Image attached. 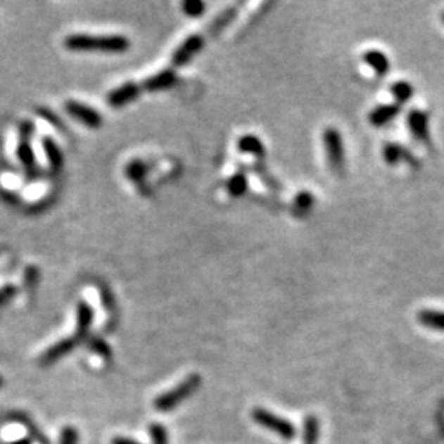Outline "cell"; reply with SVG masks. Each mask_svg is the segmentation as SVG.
I'll list each match as a JSON object with an SVG mask.
<instances>
[{
  "mask_svg": "<svg viewBox=\"0 0 444 444\" xmlns=\"http://www.w3.org/2000/svg\"><path fill=\"white\" fill-rule=\"evenodd\" d=\"M94 349L99 350L101 354H104V357H109L110 350H109V348H107V344L102 343V341H99V339L94 341Z\"/></svg>",
  "mask_w": 444,
  "mask_h": 444,
  "instance_id": "cell-28",
  "label": "cell"
},
{
  "mask_svg": "<svg viewBox=\"0 0 444 444\" xmlns=\"http://www.w3.org/2000/svg\"><path fill=\"white\" fill-rule=\"evenodd\" d=\"M175 82H177V72L173 70H163L157 72V75L150 76L148 80H145L140 84V87L141 91H160L172 87Z\"/></svg>",
  "mask_w": 444,
  "mask_h": 444,
  "instance_id": "cell-9",
  "label": "cell"
},
{
  "mask_svg": "<svg viewBox=\"0 0 444 444\" xmlns=\"http://www.w3.org/2000/svg\"><path fill=\"white\" fill-rule=\"evenodd\" d=\"M227 193L234 198H241L242 194L247 193L248 188V179L243 173H236L234 177L227 182Z\"/></svg>",
  "mask_w": 444,
  "mask_h": 444,
  "instance_id": "cell-20",
  "label": "cell"
},
{
  "mask_svg": "<svg viewBox=\"0 0 444 444\" xmlns=\"http://www.w3.org/2000/svg\"><path fill=\"white\" fill-rule=\"evenodd\" d=\"M140 92H141L140 84H135V82H125V84H122L120 87H117V89L112 91L107 99H109L110 106L122 107V106H125L127 102L137 99Z\"/></svg>",
  "mask_w": 444,
  "mask_h": 444,
  "instance_id": "cell-8",
  "label": "cell"
},
{
  "mask_svg": "<svg viewBox=\"0 0 444 444\" xmlns=\"http://www.w3.org/2000/svg\"><path fill=\"white\" fill-rule=\"evenodd\" d=\"M323 144H324L326 157H328V163L331 165V168H333L338 175H343L345 170V152H344L343 137H341L339 130L334 129V127H328V129H324Z\"/></svg>",
  "mask_w": 444,
  "mask_h": 444,
  "instance_id": "cell-4",
  "label": "cell"
},
{
  "mask_svg": "<svg viewBox=\"0 0 444 444\" xmlns=\"http://www.w3.org/2000/svg\"><path fill=\"white\" fill-rule=\"evenodd\" d=\"M0 385H2V377H0Z\"/></svg>",
  "mask_w": 444,
  "mask_h": 444,
  "instance_id": "cell-33",
  "label": "cell"
},
{
  "mask_svg": "<svg viewBox=\"0 0 444 444\" xmlns=\"http://www.w3.org/2000/svg\"><path fill=\"white\" fill-rule=\"evenodd\" d=\"M77 441V436H76V431L75 429L68 428L63 431V438H61V444H76Z\"/></svg>",
  "mask_w": 444,
  "mask_h": 444,
  "instance_id": "cell-27",
  "label": "cell"
},
{
  "mask_svg": "<svg viewBox=\"0 0 444 444\" xmlns=\"http://www.w3.org/2000/svg\"><path fill=\"white\" fill-rule=\"evenodd\" d=\"M112 444H140V443L132 441V439L129 438H115L114 441H112Z\"/></svg>",
  "mask_w": 444,
  "mask_h": 444,
  "instance_id": "cell-30",
  "label": "cell"
},
{
  "mask_svg": "<svg viewBox=\"0 0 444 444\" xmlns=\"http://www.w3.org/2000/svg\"><path fill=\"white\" fill-rule=\"evenodd\" d=\"M362 60L367 66H370L374 70L375 75L385 76L390 70V60L385 55L383 51L380 50H367L364 51Z\"/></svg>",
  "mask_w": 444,
  "mask_h": 444,
  "instance_id": "cell-11",
  "label": "cell"
},
{
  "mask_svg": "<svg viewBox=\"0 0 444 444\" xmlns=\"http://www.w3.org/2000/svg\"><path fill=\"white\" fill-rule=\"evenodd\" d=\"M43 144H45V150L48 153V158H50V163L53 168H60L61 167V162H63V157H61V152L60 148H58L56 144L50 139H45L43 140Z\"/></svg>",
  "mask_w": 444,
  "mask_h": 444,
  "instance_id": "cell-22",
  "label": "cell"
},
{
  "mask_svg": "<svg viewBox=\"0 0 444 444\" xmlns=\"http://www.w3.org/2000/svg\"><path fill=\"white\" fill-rule=\"evenodd\" d=\"M252 419L255 421L258 426L268 429V431L275 433L277 436H280L281 439H286V441H291L296 436V426L291 421H288L286 418L278 417V414L268 412L265 408H253L252 410Z\"/></svg>",
  "mask_w": 444,
  "mask_h": 444,
  "instance_id": "cell-3",
  "label": "cell"
},
{
  "mask_svg": "<svg viewBox=\"0 0 444 444\" xmlns=\"http://www.w3.org/2000/svg\"><path fill=\"white\" fill-rule=\"evenodd\" d=\"M77 343L76 336L75 338H70V339H63L60 341V343L53 345V348H50L45 353V355H43L42 362L43 364H50V362H55V360H58L60 357H63L66 353H70V350L75 348V344Z\"/></svg>",
  "mask_w": 444,
  "mask_h": 444,
  "instance_id": "cell-15",
  "label": "cell"
},
{
  "mask_svg": "<svg viewBox=\"0 0 444 444\" xmlns=\"http://www.w3.org/2000/svg\"><path fill=\"white\" fill-rule=\"evenodd\" d=\"M70 50H104V51H125L130 48L129 38L122 35H71L65 40Z\"/></svg>",
  "mask_w": 444,
  "mask_h": 444,
  "instance_id": "cell-1",
  "label": "cell"
},
{
  "mask_svg": "<svg viewBox=\"0 0 444 444\" xmlns=\"http://www.w3.org/2000/svg\"><path fill=\"white\" fill-rule=\"evenodd\" d=\"M402 110V106H398L397 102L395 104H383V106H377L375 109L369 114V122L374 127H382L387 125L388 122H392L395 117L400 114Z\"/></svg>",
  "mask_w": 444,
  "mask_h": 444,
  "instance_id": "cell-10",
  "label": "cell"
},
{
  "mask_svg": "<svg viewBox=\"0 0 444 444\" xmlns=\"http://www.w3.org/2000/svg\"><path fill=\"white\" fill-rule=\"evenodd\" d=\"M92 318H94V316H92V310L89 308V305L80 303V306H77V341L86 336L87 329H89V326L92 323Z\"/></svg>",
  "mask_w": 444,
  "mask_h": 444,
  "instance_id": "cell-17",
  "label": "cell"
},
{
  "mask_svg": "<svg viewBox=\"0 0 444 444\" xmlns=\"http://www.w3.org/2000/svg\"><path fill=\"white\" fill-rule=\"evenodd\" d=\"M145 172H146V165L144 162H139V160H135V162H132L129 167H127V177L134 178V179H139L144 177Z\"/></svg>",
  "mask_w": 444,
  "mask_h": 444,
  "instance_id": "cell-26",
  "label": "cell"
},
{
  "mask_svg": "<svg viewBox=\"0 0 444 444\" xmlns=\"http://www.w3.org/2000/svg\"><path fill=\"white\" fill-rule=\"evenodd\" d=\"M13 293H15V288H12V286H7L6 290L0 291V303H2V301H6L7 298H11Z\"/></svg>",
  "mask_w": 444,
  "mask_h": 444,
  "instance_id": "cell-29",
  "label": "cell"
},
{
  "mask_svg": "<svg viewBox=\"0 0 444 444\" xmlns=\"http://www.w3.org/2000/svg\"><path fill=\"white\" fill-rule=\"evenodd\" d=\"M319 441V419L315 414L306 417L303 423V444H318Z\"/></svg>",
  "mask_w": 444,
  "mask_h": 444,
  "instance_id": "cell-18",
  "label": "cell"
},
{
  "mask_svg": "<svg viewBox=\"0 0 444 444\" xmlns=\"http://www.w3.org/2000/svg\"><path fill=\"white\" fill-rule=\"evenodd\" d=\"M417 318H418V323L423 324L424 328L444 333V311L421 310V311H418Z\"/></svg>",
  "mask_w": 444,
  "mask_h": 444,
  "instance_id": "cell-13",
  "label": "cell"
},
{
  "mask_svg": "<svg viewBox=\"0 0 444 444\" xmlns=\"http://www.w3.org/2000/svg\"><path fill=\"white\" fill-rule=\"evenodd\" d=\"M204 43H206V35H191L184 40L182 45L177 48L173 55V66H184L186 63L193 60L199 51L203 50Z\"/></svg>",
  "mask_w": 444,
  "mask_h": 444,
  "instance_id": "cell-5",
  "label": "cell"
},
{
  "mask_svg": "<svg viewBox=\"0 0 444 444\" xmlns=\"http://www.w3.org/2000/svg\"><path fill=\"white\" fill-rule=\"evenodd\" d=\"M12 444H28V441H20V443H12Z\"/></svg>",
  "mask_w": 444,
  "mask_h": 444,
  "instance_id": "cell-31",
  "label": "cell"
},
{
  "mask_svg": "<svg viewBox=\"0 0 444 444\" xmlns=\"http://www.w3.org/2000/svg\"><path fill=\"white\" fill-rule=\"evenodd\" d=\"M32 130H33V125L30 124V122H27V124L22 125V139H20V145H18V150H17L18 157H20V162L25 165L28 170H32L33 163H35V157H33L30 140H28Z\"/></svg>",
  "mask_w": 444,
  "mask_h": 444,
  "instance_id": "cell-12",
  "label": "cell"
},
{
  "mask_svg": "<svg viewBox=\"0 0 444 444\" xmlns=\"http://www.w3.org/2000/svg\"><path fill=\"white\" fill-rule=\"evenodd\" d=\"M441 18H443V22H444V12H443V15H441Z\"/></svg>",
  "mask_w": 444,
  "mask_h": 444,
  "instance_id": "cell-32",
  "label": "cell"
},
{
  "mask_svg": "<svg viewBox=\"0 0 444 444\" xmlns=\"http://www.w3.org/2000/svg\"><path fill=\"white\" fill-rule=\"evenodd\" d=\"M237 11L234 7H229L226 8V11H222L219 15L214 18V22L209 25L208 32H206V37H216L221 33L224 28H226L229 23H231L234 20V17H236Z\"/></svg>",
  "mask_w": 444,
  "mask_h": 444,
  "instance_id": "cell-16",
  "label": "cell"
},
{
  "mask_svg": "<svg viewBox=\"0 0 444 444\" xmlns=\"http://www.w3.org/2000/svg\"><path fill=\"white\" fill-rule=\"evenodd\" d=\"M182 8L189 17H201L204 8H206V4L201 2V0H188V2H183Z\"/></svg>",
  "mask_w": 444,
  "mask_h": 444,
  "instance_id": "cell-23",
  "label": "cell"
},
{
  "mask_svg": "<svg viewBox=\"0 0 444 444\" xmlns=\"http://www.w3.org/2000/svg\"><path fill=\"white\" fill-rule=\"evenodd\" d=\"M390 91H392V96L395 97L398 106L405 104V102H408L413 97V86L407 81H397L390 87Z\"/></svg>",
  "mask_w": 444,
  "mask_h": 444,
  "instance_id": "cell-21",
  "label": "cell"
},
{
  "mask_svg": "<svg viewBox=\"0 0 444 444\" xmlns=\"http://www.w3.org/2000/svg\"><path fill=\"white\" fill-rule=\"evenodd\" d=\"M201 382H203L201 375H198V374L188 375L186 379H183L182 382L177 385V387L168 390V392L160 395V397L155 400V403H153L155 410L163 413L172 412V410L177 408L179 403H183L184 400H188L194 392H196V390H199Z\"/></svg>",
  "mask_w": 444,
  "mask_h": 444,
  "instance_id": "cell-2",
  "label": "cell"
},
{
  "mask_svg": "<svg viewBox=\"0 0 444 444\" xmlns=\"http://www.w3.org/2000/svg\"><path fill=\"white\" fill-rule=\"evenodd\" d=\"M66 110L70 112V114L75 117V119L81 120L82 124L89 125V127H99L102 124V117L97 110L91 109V107H87L86 104H81V102H75V101H70L66 104Z\"/></svg>",
  "mask_w": 444,
  "mask_h": 444,
  "instance_id": "cell-7",
  "label": "cell"
},
{
  "mask_svg": "<svg viewBox=\"0 0 444 444\" xmlns=\"http://www.w3.org/2000/svg\"><path fill=\"white\" fill-rule=\"evenodd\" d=\"M405 157H408V160H412V155L405 152L400 145L387 144L383 146V158L388 165H398L402 160H407Z\"/></svg>",
  "mask_w": 444,
  "mask_h": 444,
  "instance_id": "cell-19",
  "label": "cell"
},
{
  "mask_svg": "<svg viewBox=\"0 0 444 444\" xmlns=\"http://www.w3.org/2000/svg\"><path fill=\"white\" fill-rule=\"evenodd\" d=\"M150 436H152L153 444H168V433L162 424H152L150 426Z\"/></svg>",
  "mask_w": 444,
  "mask_h": 444,
  "instance_id": "cell-24",
  "label": "cell"
},
{
  "mask_svg": "<svg viewBox=\"0 0 444 444\" xmlns=\"http://www.w3.org/2000/svg\"><path fill=\"white\" fill-rule=\"evenodd\" d=\"M407 124L412 130L413 137L419 141L428 144L429 141V117L426 112L413 109L407 117Z\"/></svg>",
  "mask_w": 444,
  "mask_h": 444,
  "instance_id": "cell-6",
  "label": "cell"
},
{
  "mask_svg": "<svg viewBox=\"0 0 444 444\" xmlns=\"http://www.w3.org/2000/svg\"><path fill=\"white\" fill-rule=\"evenodd\" d=\"M237 146L242 153L253 155V157H257V158L265 157V146H263L262 140L255 135L241 137V139H239V141H237Z\"/></svg>",
  "mask_w": 444,
  "mask_h": 444,
  "instance_id": "cell-14",
  "label": "cell"
},
{
  "mask_svg": "<svg viewBox=\"0 0 444 444\" xmlns=\"http://www.w3.org/2000/svg\"><path fill=\"white\" fill-rule=\"evenodd\" d=\"M295 204H296V208L300 209V211H308L310 208H313L315 196L308 191H301V193L296 194Z\"/></svg>",
  "mask_w": 444,
  "mask_h": 444,
  "instance_id": "cell-25",
  "label": "cell"
}]
</instances>
